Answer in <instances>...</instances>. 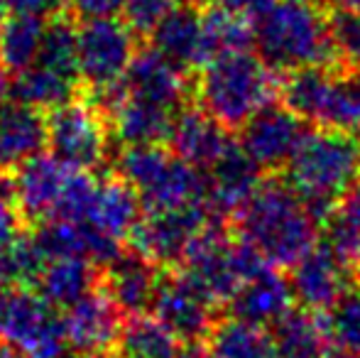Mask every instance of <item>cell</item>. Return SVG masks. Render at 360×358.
<instances>
[{"label":"cell","instance_id":"cell-29","mask_svg":"<svg viewBox=\"0 0 360 358\" xmlns=\"http://www.w3.org/2000/svg\"><path fill=\"white\" fill-rule=\"evenodd\" d=\"M201 25H204L206 64L226 54L248 52L255 44V23L221 5H206L201 10Z\"/></svg>","mask_w":360,"mask_h":358},{"label":"cell","instance_id":"cell-28","mask_svg":"<svg viewBox=\"0 0 360 358\" xmlns=\"http://www.w3.org/2000/svg\"><path fill=\"white\" fill-rule=\"evenodd\" d=\"M184 344L155 314L125 317L110 358H179Z\"/></svg>","mask_w":360,"mask_h":358},{"label":"cell","instance_id":"cell-35","mask_svg":"<svg viewBox=\"0 0 360 358\" xmlns=\"http://www.w3.org/2000/svg\"><path fill=\"white\" fill-rule=\"evenodd\" d=\"M328 34L333 57L351 69H360V13L338 8L328 18Z\"/></svg>","mask_w":360,"mask_h":358},{"label":"cell","instance_id":"cell-19","mask_svg":"<svg viewBox=\"0 0 360 358\" xmlns=\"http://www.w3.org/2000/svg\"><path fill=\"white\" fill-rule=\"evenodd\" d=\"M231 143L233 140L228 138V128L211 118L201 106L189 103L176 113L169 140H167L172 153L204 172L214 167L216 160L231 148Z\"/></svg>","mask_w":360,"mask_h":358},{"label":"cell","instance_id":"cell-25","mask_svg":"<svg viewBox=\"0 0 360 358\" xmlns=\"http://www.w3.org/2000/svg\"><path fill=\"white\" fill-rule=\"evenodd\" d=\"M101 285V268L89 258H54L44 265L34 290L57 309H67Z\"/></svg>","mask_w":360,"mask_h":358},{"label":"cell","instance_id":"cell-39","mask_svg":"<svg viewBox=\"0 0 360 358\" xmlns=\"http://www.w3.org/2000/svg\"><path fill=\"white\" fill-rule=\"evenodd\" d=\"M8 13L32 15V18L49 20L59 13H69V0H3Z\"/></svg>","mask_w":360,"mask_h":358},{"label":"cell","instance_id":"cell-48","mask_svg":"<svg viewBox=\"0 0 360 358\" xmlns=\"http://www.w3.org/2000/svg\"><path fill=\"white\" fill-rule=\"evenodd\" d=\"M333 358H360V356H333Z\"/></svg>","mask_w":360,"mask_h":358},{"label":"cell","instance_id":"cell-30","mask_svg":"<svg viewBox=\"0 0 360 358\" xmlns=\"http://www.w3.org/2000/svg\"><path fill=\"white\" fill-rule=\"evenodd\" d=\"M209 351L216 358H277L272 334L265 326L248 324L243 319L216 321L209 334Z\"/></svg>","mask_w":360,"mask_h":358},{"label":"cell","instance_id":"cell-23","mask_svg":"<svg viewBox=\"0 0 360 358\" xmlns=\"http://www.w3.org/2000/svg\"><path fill=\"white\" fill-rule=\"evenodd\" d=\"M140 219H143V199L133 189V184H128L113 170L98 177V189H96L94 206H91L86 224L96 226L120 243H128Z\"/></svg>","mask_w":360,"mask_h":358},{"label":"cell","instance_id":"cell-17","mask_svg":"<svg viewBox=\"0 0 360 358\" xmlns=\"http://www.w3.org/2000/svg\"><path fill=\"white\" fill-rule=\"evenodd\" d=\"M162 270L138 250H123L113 263L101 268V290L125 317L150 312Z\"/></svg>","mask_w":360,"mask_h":358},{"label":"cell","instance_id":"cell-11","mask_svg":"<svg viewBox=\"0 0 360 358\" xmlns=\"http://www.w3.org/2000/svg\"><path fill=\"white\" fill-rule=\"evenodd\" d=\"M150 312L184 346L201 344L216 326V302L181 268H165Z\"/></svg>","mask_w":360,"mask_h":358},{"label":"cell","instance_id":"cell-14","mask_svg":"<svg viewBox=\"0 0 360 358\" xmlns=\"http://www.w3.org/2000/svg\"><path fill=\"white\" fill-rule=\"evenodd\" d=\"M72 170L74 167H69L67 162H62L54 155L39 153L10 174L15 199H18L27 229L57 214L59 199H62Z\"/></svg>","mask_w":360,"mask_h":358},{"label":"cell","instance_id":"cell-10","mask_svg":"<svg viewBox=\"0 0 360 358\" xmlns=\"http://www.w3.org/2000/svg\"><path fill=\"white\" fill-rule=\"evenodd\" d=\"M214 219H223L206 201L179 209L145 211L133 229L128 245L160 268H179L194 238Z\"/></svg>","mask_w":360,"mask_h":358},{"label":"cell","instance_id":"cell-20","mask_svg":"<svg viewBox=\"0 0 360 358\" xmlns=\"http://www.w3.org/2000/svg\"><path fill=\"white\" fill-rule=\"evenodd\" d=\"M47 148V118L22 101L0 103V172L13 174Z\"/></svg>","mask_w":360,"mask_h":358},{"label":"cell","instance_id":"cell-12","mask_svg":"<svg viewBox=\"0 0 360 358\" xmlns=\"http://www.w3.org/2000/svg\"><path fill=\"white\" fill-rule=\"evenodd\" d=\"M62 312L69 349L94 358L113 356L125 314L101 290V285Z\"/></svg>","mask_w":360,"mask_h":358},{"label":"cell","instance_id":"cell-40","mask_svg":"<svg viewBox=\"0 0 360 358\" xmlns=\"http://www.w3.org/2000/svg\"><path fill=\"white\" fill-rule=\"evenodd\" d=\"M209 3L221 5V8L233 10V13H240V15H245V18L255 20L257 15H262L272 3H277V0H209Z\"/></svg>","mask_w":360,"mask_h":358},{"label":"cell","instance_id":"cell-32","mask_svg":"<svg viewBox=\"0 0 360 358\" xmlns=\"http://www.w3.org/2000/svg\"><path fill=\"white\" fill-rule=\"evenodd\" d=\"M326 221V245H331L351 270H360V181L338 201Z\"/></svg>","mask_w":360,"mask_h":358},{"label":"cell","instance_id":"cell-46","mask_svg":"<svg viewBox=\"0 0 360 358\" xmlns=\"http://www.w3.org/2000/svg\"><path fill=\"white\" fill-rule=\"evenodd\" d=\"M5 18H8V8H5V3H3V0H0V27H3Z\"/></svg>","mask_w":360,"mask_h":358},{"label":"cell","instance_id":"cell-33","mask_svg":"<svg viewBox=\"0 0 360 358\" xmlns=\"http://www.w3.org/2000/svg\"><path fill=\"white\" fill-rule=\"evenodd\" d=\"M37 62L79 77V42H76V18L72 13H59L47 20Z\"/></svg>","mask_w":360,"mask_h":358},{"label":"cell","instance_id":"cell-24","mask_svg":"<svg viewBox=\"0 0 360 358\" xmlns=\"http://www.w3.org/2000/svg\"><path fill=\"white\" fill-rule=\"evenodd\" d=\"M176 113L179 110L125 96L108 115L110 133L118 145H167Z\"/></svg>","mask_w":360,"mask_h":358},{"label":"cell","instance_id":"cell-38","mask_svg":"<svg viewBox=\"0 0 360 358\" xmlns=\"http://www.w3.org/2000/svg\"><path fill=\"white\" fill-rule=\"evenodd\" d=\"M128 0H69V13L76 20L91 18H118L123 15Z\"/></svg>","mask_w":360,"mask_h":358},{"label":"cell","instance_id":"cell-2","mask_svg":"<svg viewBox=\"0 0 360 358\" xmlns=\"http://www.w3.org/2000/svg\"><path fill=\"white\" fill-rule=\"evenodd\" d=\"M287 181L316 214L328 219L360 181V140L343 128L307 130L285 165Z\"/></svg>","mask_w":360,"mask_h":358},{"label":"cell","instance_id":"cell-42","mask_svg":"<svg viewBox=\"0 0 360 358\" xmlns=\"http://www.w3.org/2000/svg\"><path fill=\"white\" fill-rule=\"evenodd\" d=\"M8 94H10V79H8V69L0 64V103L8 101Z\"/></svg>","mask_w":360,"mask_h":358},{"label":"cell","instance_id":"cell-26","mask_svg":"<svg viewBox=\"0 0 360 358\" xmlns=\"http://www.w3.org/2000/svg\"><path fill=\"white\" fill-rule=\"evenodd\" d=\"M277 358H328L326 324L321 312L311 309H289L275 326H272Z\"/></svg>","mask_w":360,"mask_h":358},{"label":"cell","instance_id":"cell-6","mask_svg":"<svg viewBox=\"0 0 360 358\" xmlns=\"http://www.w3.org/2000/svg\"><path fill=\"white\" fill-rule=\"evenodd\" d=\"M57 312L34 287H0V341L27 358H62L69 341Z\"/></svg>","mask_w":360,"mask_h":358},{"label":"cell","instance_id":"cell-41","mask_svg":"<svg viewBox=\"0 0 360 358\" xmlns=\"http://www.w3.org/2000/svg\"><path fill=\"white\" fill-rule=\"evenodd\" d=\"M179 358H216V356L211 354L209 349H204L201 344H191V346H184Z\"/></svg>","mask_w":360,"mask_h":358},{"label":"cell","instance_id":"cell-15","mask_svg":"<svg viewBox=\"0 0 360 358\" xmlns=\"http://www.w3.org/2000/svg\"><path fill=\"white\" fill-rule=\"evenodd\" d=\"M348 275L351 268L331 245H314L292 265L289 285L304 309L326 312L348 292Z\"/></svg>","mask_w":360,"mask_h":358},{"label":"cell","instance_id":"cell-8","mask_svg":"<svg viewBox=\"0 0 360 358\" xmlns=\"http://www.w3.org/2000/svg\"><path fill=\"white\" fill-rule=\"evenodd\" d=\"M140 34L123 18L76 20L79 77L86 94L110 89L123 82L138 54Z\"/></svg>","mask_w":360,"mask_h":358},{"label":"cell","instance_id":"cell-37","mask_svg":"<svg viewBox=\"0 0 360 358\" xmlns=\"http://www.w3.org/2000/svg\"><path fill=\"white\" fill-rule=\"evenodd\" d=\"M25 229H27V224H25L18 199H15L13 179H10V174L0 172V245L10 243Z\"/></svg>","mask_w":360,"mask_h":358},{"label":"cell","instance_id":"cell-1","mask_svg":"<svg viewBox=\"0 0 360 358\" xmlns=\"http://www.w3.org/2000/svg\"><path fill=\"white\" fill-rule=\"evenodd\" d=\"M238 238L250 243L272 268H292L316 245V214L289 181L262 179L236 214Z\"/></svg>","mask_w":360,"mask_h":358},{"label":"cell","instance_id":"cell-5","mask_svg":"<svg viewBox=\"0 0 360 358\" xmlns=\"http://www.w3.org/2000/svg\"><path fill=\"white\" fill-rule=\"evenodd\" d=\"M113 172L133 184L145 211L206 201V172L184 162L169 145H120L113 158Z\"/></svg>","mask_w":360,"mask_h":358},{"label":"cell","instance_id":"cell-47","mask_svg":"<svg viewBox=\"0 0 360 358\" xmlns=\"http://www.w3.org/2000/svg\"><path fill=\"white\" fill-rule=\"evenodd\" d=\"M62 358H94V356H86V354H76V351H67Z\"/></svg>","mask_w":360,"mask_h":358},{"label":"cell","instance_id":"cell-21","mask_svg":"<svg viewBox=\"0 0 360 358\" xmlns=\"http://www.w3.org/2000/svg\"><path fill=\"white\" fill-rule=\"evenodd\" d=\"M294 292L287 277L275 268H265L248 277L228 300L231 314L255 326H275L292 309Z\"/></svg>","mask_w":360,"mask_h":358},{"label":"cell","instance_id":"cell-34","mask_svg":"<svg viewBox=\"0 0 360 358\" xmlns=\"http://www.w3.org/2000/svg\"><path fill=\"white\" fill-rule=\"evenodd\" d=\"M321 317L333 354L360 356V292H346L336 305L321 312Z\"/></svg>","mask_w":360,"mask_h":358},{"label":"cell","instance_id":"cell-27","mask_svg":"<svg viewBox=\"0 0 360 358\" xmlns=\"http://www.w3.org/2000/svg\"><path fill=\"white\" fill-rule=\"evenodd\" d=\"M10 91L15 94V98L32 106V108L52 110L74 101L76 96H81L84 87H81L79 77H72V74H64L59 69L34 62L32 67L15 74Z\"/></svg>","mask_w":360,"mask_h":358},{"label":"cell","instance_id":"cell-45","mask_svg":"<svg viewBox=\"0 0 360 358\" xmlns=\"http://www.w3.org/2000/svg\"><path fill=\"white\" fill-rule=\"evenodd\" d=\"M336 5L341 10H353V13H360V0H336Z\"/></svg>","mask_w":360,"mask_h":358},{"label":"cell","instance_id":"cell-9","mask_svg":"<svg viewBox=\"0 0 360 358\" xmlns=\"http://www.w3.org/2000/svg\"><path fill=\"white\" fill-rule=\"evenodd\" d=\"M280 96L302 120L323 128H358L360 108L351 79L333 77L326 67L289 72L280 87Z\"/></svg>","mask_w":360,"mask_h":358},{"label":"cell","instance_id":"cell-31","mask_svg":"<svg viewBox=\"0 0 360 358\" xmlns=\"http://www.w3.org/2000/svg\"><path fill=\"white\" fill-rule=\"evenodd\" d=\"M44 27L47 20L32 15L10 13V18H5L0 27V64L8 69V74H20L37 62Z\"/></svg>","mask_w":360,"mask_h":358},{"label":"cell","instance_id":"cell-16","mask_svg":"<svg viewBox=\"0 0 360 358\" xmlns=\"http://www.w3.org/2000/svg\"><path fill=\"white\" fill-rule=\"evenodd\" d=\"M123 89L125 96H130V98L181 110L186 106L191 84L186 79V72L176 69L157 49L145 47L138 49L135 59L130 62L128 72L123 77Z\"/></svg>","mask_w":360,"mask_h":358},{"label":"cell","instance_id":"cell-22","mask_svg":"<svg viewBox=\"0 0 360 358\" xmlns=\"http://www.w3.org/2000/svg\"><path fill=\"white\" fill-rule=\"evenodd\" d=\"M147 37L150 47L181 72H199L206 64L201 10H196L194 5L184 3L181 8L172 10Z\"/></svg>","mask_w":360,"mask_h":358},{"label":"cell","instance_id":"cell-3","mask_svg":"<svg viewBox=\"0 0 360 358\" xmlns=\"http://www.w3.org/2000/svg\"><path fill=\"white\" fill-rule=\"evenodd\" d=\"M277 72L262 57L236 52L218 57L199 69L191 84L196 106L216 118L223 128H243L257 110L280 96Z\"/></svg>","mask_w":360,"mask_h":358},{"label":"cell","instance_id":"cell-4","mask_svg":"<svg viewBox=\"0 0 360 358\" xmlns=\"http://www.w3.org/2000/svg\"><path fill=\"white\" fill-rule=\"evenodd\" d=\"M252 23L257 52L275 72L328 67L336 59L328 20L314 5L277 0Z\"/></svg>","mask_w":360,"mask_h":358},{"label":"cell","instance_id":"cell-44","mask_svg":"<svg viewBox=\"0 0 360 358\" xmlns=\"http://www.w3.org/2000/svg\"><path fill=\"white\" fill-rule=\"evenodd\" d=\"M348 79H351L353 94H356V98H358V108H360V69H356V72H353ZM358 128H360V120H358Z\"/></svg>","mask_w":360,"mask_h":358},{"label":"cell","instance_id":"cell-18","mask_svg":"<svg viewBox=\"0 0 360 358\" xmlns=\"http://www.w3.org/2000/svg\"><path fill=\"white\" fill-rule=\"evenodd\" d=\"M260 172L245 150L231 143L214 167L206 170V204L223 219L236 216L260 186Z\"/></svg>","mask_w":360,"mask_h":358},{"label":"cell","instance_id":"cell-43","mask_svg":"<svg viewBox=\"0 0 360 358\" xmlns=\"http://www.w3.org/2000/svg\"><path fill=\"white\" fill-rule=\"evenodd\" d=\"M0 358H27V356H25L22 351L15 349V346L3 344V341H0Z\"/></svg>","mask_w":360,"mask_h":358},{"label":"cell","instance_id":"cell-36","mask_svg":"<svg viewBox=\"0 0 360 358\" xmlns=\"http://www.w3.org/2000/svg\"><path fill=\"white\" fill-rule=\"evenodd\" d=\"M186 0H128L123 10V20L140 34L147 37L172 10L181 8Z\"/></svg>","mask_w":360,"mask_h":358},{"label":"cell","instance_id":"cell-7","mask_svg":"<svg viewBox=\"0 0 360 358\" xmlns=\"http://www.w3.org/2000/svg\"><path fill=\"white\" fill-rule=\"evenodd\" d=\"M47 148L69 167L96 172L113 150L108 115L84 94L47 110Z\"/></svg>","mask_w":360,"mask_h":358},{"label":"cell","instance_id":"cell-13","mask_svg":"<svg viewBox=\"0 0 360 358\" xmlns=\"http://www.w3.org/2000/svg\"><path fill=\"white\" fill-rule=\"evenodd\" d=\"M304 133V120L294 110L270 103L243 125L238 145L260 170H277L289 162Z\"/></svg>","mask_w":360,"mask_h":358}]
</instances>
